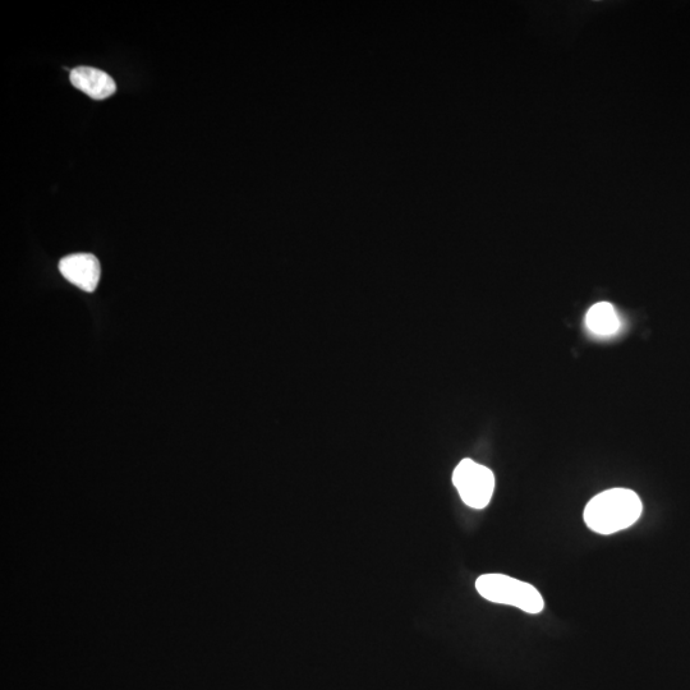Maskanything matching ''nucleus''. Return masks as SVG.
<instances>
[{
  "label": "nucleus",
  "instance_id": "obj_5",
  "mask_svg": "<svg viewBox=\"0 0 690 690\" xmlns=\"http://www.w3.org/2000/svg\"><path fill=\"white\" fill-rule=\"evenodd\" d=\"M71 82L77 90L85 92L87 96L95 100L107 99L117 91V85L108 73L92 67L72 69Z\"/></svg>",
  "mask_w": 690,
  "mask_h": 690
},
{
  "label": "nucleus",
  "instance_id": "obj_3",
  "mask_svg": "<svg viewBox=\"0 0 690 690\" xmlns=\"http://www.w3.org/2000/svg\"><path fill=\"white\" fill-rule=\"evenodd\" d=\"M453 483L463 503L472 509H485L494 495V473L472 459H463L454 469Z\"/></svg>",
  "mask_w": 690,
  "mask_h": 690
},
{
  "label": "nucleus",
  "instance_id": "obj_6",
  "mask_svg": "<svg viewBox=\"0 0 690 690\" xmlns=\"http://www.w3.org/2000/svg\"><path fill=\"white\" fill-rule=\"evenodd\" d=\"M587 328L598 337H610L620 328V321L613 305L609 302L596 303L586 316Z\"/></svg>",
  "mask_w": 690,
  "mask_h": 690
},
{
  "label": "nucleus",
  "instance_id": "obj_2",
  "mask_svg": "<svg viewBox=\"0 0 690 690\" xmlns=\"http://www.w3.org/2000/svg\"><path fill=\"white\" fill-rule=\"evenodd\" d=\"M476 590L492 604L517 607L527 614H540L544 597L532 584L504 574H483L476 581Z\"/></svg>",
  "mask_w": 690,
  "mask_h": 690
},
{
  "label": "nucleus",
  "instance_id": "obj_1",
  "mask_svg": "<svg viewBox=\"0 0 690 690\" xmlns=\"http://www.w3.org/2000/svg\"><path fill=\"white\" fill-rule=\"evenodd\" d=\"M643 504L629 489H611L590 500L584 509V522L598 535L609 536L624 531L641 518Z\"/></svg>",
  "mask_w": 690,
  "mask_h": 690
},
{
  "label": "nucleus",
  "instance_id": "obj_4",
  "mask_svg": "<svg viewBox=\"0 0 690 690\" xmlns=\"http://www.w3.org/2000/svg\"><path fill=\"white\" fill-rule=\"evenodd\" d=\"M59 271L69 283L85 292H94L100 280V262L90 253L69 255L59 262Z\"/></svg>",
  "mask_w": 690,
  "mask_h": 690
}]
</instances>
